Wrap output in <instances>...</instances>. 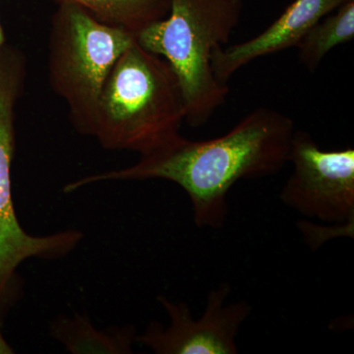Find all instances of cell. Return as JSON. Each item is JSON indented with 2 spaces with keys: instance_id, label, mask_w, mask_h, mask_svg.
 <instances>
[{
  "instance_id": "1",
  "label": "cell",
  "mask_w": 354,
  "mask_h": 354,
  "mask_svg": "<svg viewBox=\"0 0 354 354\" xmlns=\"http://www.w3.org/2000/svg\"><path fill=\"white\" fill-rule=\"evenodd\" d=\"M295 130L290 116L260 106L223 136L190 141L180 135L156 152L140 156L131 167L82 177L64 191L68 194L101 181L165 179L185 191L197 227H223L232 186L281 171L288 162Z\"/></svg>"
},
{
  "instance_id": "2",
  "label": "cell",
  "mask_w": 354,
  "mask_h": 354,
  "mask_svg": "<svg viewBox=\"0 0 354 354\" xmlns=\"http://www.w3.org/2000/svg\"><path fill=\"white\" fill-rule=\"evenodd\" d=\"M186 115L183 88L171 65L135 41L102 88L92 137L106 150L146 156L180 136Z\"/></svg>"
},
{
  "instance_id": "3",
  "label": "cell",
  "mask_w": 354,
  "mask_h": 354,
  "mask_svg": "<svg viewBox=\"0 0 354 354\" xmlns=\"http://www.w3.org/2000/svg\"><path fill=\"white\" fill-rule=\"evenodd\" d=\"M243 8V0H171L167 17L136 36L142 48L171 65L191 127L208 122L227 101L230 88L216 79L212 58L230 41Z\"/></svg>"
},
{
  "instance_id": "4",
  "label": "cell",
  "mask_w": 354,
  "mask_h": 354,
  "mask_svg": "<svg viewBox=\"0 0 354 354\" xmlns=\"http://www.w3.org/2000/svg\"><path fill=\"white\" fill-rule=\"evenodd\" d=\"M136 36L100 22L80 7L58 3L48 35V81L79 134L92 137L106 79Z\"/></svg>"
},
{
  "instance_id": "5",
  "label": "cell",
  "mask_w": 354,
  "mask_h": 354,
  "mask_svg": "<svg viewBox=\"0 0 354 354\" xmlns=\"http://www.w3.org/2000/svg\"><path fill=\"white\" fill-rule=\"evenodd\" d=\"M26 76L27 64L22 58L0 53V317L16 297V272L24 261L59 259L83 239L78 230L35 236L23 230L16 215L11 167L16 146V106L24 92Z\"/></svg>"
},
{
  "instance_id": "6",
  "label": "cell",
  "mask_w": 354,
  "mask_h": 354,
  "mask_svg": "<svg viewBox=\"0 0 354 354\" xmlns=\"http://www.w3.org/2000/svg\"><path fill=\"white\" fill-rule=\"evenodd\" d=\"M288 162L281 202L307 218L353 227V149L322 150L309 133L295 130Z\"/></svg>"
},
{
  "instance_id": "7",
  "label": "cell",
  "mask_w": 354,
  "mask_h": 354,
  "mask_svg": "<svg viewBox=\"0 0 354 354\" xmlns=\"http://www.w3.org/2000/svg\"><path fill=\"white\" fill-rule=\"evenodd\" d=\"M232 286L221 283L209 291L206 308L199 319H194L185 302H174L158 295L171 324L164 327L152 322L145 332L137 335L136 342L158 354H235L236 339L241 326L252 312L248 302L225 301Z\"/></svg>"
},
{
  "instance_id": "8",
  "label": "cell",
  "mask_w": 354,
  "mask_h": 354,
  "mask_svg": "<svg viewBox=\"0 0 354 354\" xmlns=\"http://www.w3.org/2000/svg\"><path fill=\"white\" fill-rule=\"evenodd\" d=\"M346 1L348 0H295L265 31L214 53L212 65L216 79L227 84L239 70L254 60L297 48L312 27Z\"/></svg>"
},
{
  "instance_id": "9",
  "label": "cell",
  "mask_w": 354,
  "mask_h": 354,
  "mask_svg": "<svg viewBox=\"0 0 354 354\" xmlns=\"http://www.w3.org/2000/svg\"><path fill=\"white\" fill-rule=\"evenodd\" d=\"M50 335L70 353L129 354L136 342L134 326L97 329L86 315L58 317L50 324Z\"/></svg>"
},
{
  "instance_id": "10",
  "label": "cell",
  "mask_w": 354,
  "mask_h": 354,
  "mask_svg": "<svg viewBox=\"0 0 354 354\" xmlns=\"http://www.w3.org/2000/svg\"><path fill=\"white\" fill-rule=\"evenodd\" d=\"M80 7L95 19L120 28L135 36L147 27L165 19L171 0H57Z\"/></svg>"
},
{
  "instance_id": "11",
  "label": "cell",
  "mask_w": 354,
  "mask_h": 354,
  "mask_svg": "<svg viewBox=\"0 0 354 354\" xmlns=\"http://www.w3.org/2000/svg\"><path fill=\"white\" fill-rule=\"evenodd\" d=\"M353 38L354 0H348L305 35L297 46L298 57L309 71H315L333 48Z\"/></svg>"
},
{
  "instance_id": "12",
  "label": "cell",
  "mask_w": 354,
  "mask_h": 354,
  "mask_svg": "<svg viewBox=\"0 0 354 354\" xmlns=\"http://www.w3.org/2000/svg\"><path fill=\"white\" fill-rule=\"evenodd\" d=\"M14 353L13 348H11L10 344L7 342L4 339L3 335L0 332V354H12Z\"/></svg>"
},
{
  "instance_id": "13",
  "label": "cell",
  "mask_w": 354,
  "mask_h": 354,
  "mask_svg": "<svg viewBox=\"0 0 354 354\" xmlns=\"http://www.w3.org/2000/svg\"><path fill=\"white\" fill-rule=\"evenodd\" d=\"M6 44V36H4L3 29H2L1 23H0V48Z\"/></svg>"
}]
</instances>
